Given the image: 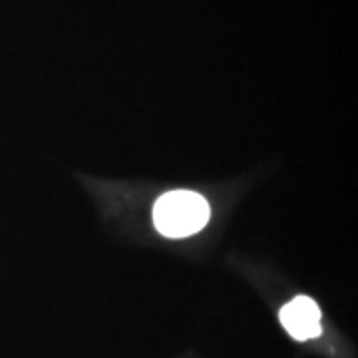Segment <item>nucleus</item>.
<instances>
[{"instance_id": "nucleus-1", "label": "nucleus", "mask_w": 358, "mask_h": 358, "mask_svg": "<svg viewBox=\"0 0 358 358\" xmlns=\"http://www.w3.org/2000/svg\"><path fill=\"white\" fill-rule=\"evenodd\" d=\"M211 217V209L203 195L189 189L167 192L154 207L155 229L169 239L192 237L203 229Z\"/></svg>"}, {"instance_id": "nucleus-2", "label": "nucleus", "mask_w": 358, "mask_h": 358, "mask_svg": "<svg viewBox=\"0 0 358 358\" xmlns=\"http://www.w3.org/2000/svg\"><path fill=\"white\" fill-rule=\"evenodd\" d=\"M281 322L294 341H310L322 333L320 308L308 296H296L281 308Z\"/></svg>"}]
</instances>
